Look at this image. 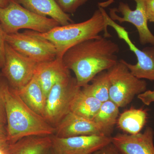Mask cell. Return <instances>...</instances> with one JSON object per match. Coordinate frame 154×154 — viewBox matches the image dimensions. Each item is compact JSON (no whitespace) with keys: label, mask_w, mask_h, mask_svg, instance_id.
Segmentation results:
<instances>
[{"label":"cell","mask_w":154,"mask_h":154,"mask_svg":"<svg viewBox=\"0 0 154 154\" xmlns=\"http://www.w3.org/2000/svg\"><path fill=\"white\" fill-rule=\"evenodd\" d=\"M117 43L104 36L86 40L73 46L62 57L65 66L73 72L77 84L85 87L101 72L118 62Z\"/></svg>","instance_id":"6da1fadb"},{"label":"cell","mask_w":154,"mask_h":154,"mask_svg":"<svg viewBox=\"0 0 154 154\" xmlns=\"http://www.w3.org/2000/svg\"><path fill=\"white\" fill-rule=\"evenodd\" d=\"M7 139L14 143L22 138L54 135L55 128L23 102L8 83L5 89Z\"/></svg>","instance_id":"7a4b0ae2"},{"label":"cell","mask_w":154,"mask_h":154,"mask_svg":"<svg viewBox=\"0 0 154 154\" xmlns=\"http://www.w3.org/2000/svg\"><path fill=\"white\" fill-rule=\"evenodd\" d=\"M107 27L104 16L99 8L90 19L84 22L57 26L46 33L35 32L51 42L56 48L57 57L62 58L65 53L71 48L83 42L97 38L102 32H104L103 36L109 38L111 36Z\"/></svg>","instance_id":"3957f363"},{"label":"cell","mask_w":154,"mask_h":154,"mask_svg":"<svg viewBox=\"0 0 154 154\" xmlns=\"http://www.w3.org/2000/svg\"><path fill=\"white\" fill-rule=\"evenodd\" d=\"M0 23L6 34L22 29L44 33L60 26L53 19L34 14L14 0H11L6 8H0Z\"/></svg>","instance_id":"277c9868"},{"label":"cell","mask_w":154,"mask_h":154,"mask_svg":"<svg viewBox=\"0 0 154 154\" xmlns=\"http://www.w3.org/2000/svg\"><path fill=\"white\" fill-rule=\"evenodd\" d=\"M107 72L110 100L119 107H126L135 96L146 91V81L134 76L121 60Z\"/></svg>","instance_id":"5b68a950"},{"label":"cell","mask_w":154,"mask_h":154,"mask_svg":"<svg viewBox=\"0 0 154 154\" xmlns=\"http://www.w3.org/2000/svg\"><path fill=\"white\" fill-rule=\"evenodd\" d=\"M70 72L57 81L46 99L44 118L55 127L70 111L72 102L81 89Z\"/></svg>","instance_id":"8992f818"},{"label":"cell","mask_w":154,"mask_h":154,"mask_svg":"<svg viewBox=\"0 0 154 154\" xmlns=\"http://www.w3.org/2000/svg\"><path fill=\"white\" fill-rule=\"evenodd\" d=\"M5 38L6 42L15 50L37 63L53 60L57 56L55 46L33 30L6 33Z\"/></svg>","instance_id":"52a82bcc"},{"label":"cell","mask_w":154,"mask_h":154,"mask_svg":"<svg viewBox=\"0 0 154 154\" xmlns=\"http://www.w3.org/2000/svg\"><path fill=\"white\" fill-rule=\"evenodd\" d=\"M99 8L104 16L107 26L114 29L119 38L124 40L137 59V63L135 64L128 63L124 60H121L122 62L134 76L141 79L154 81V46L146 47L142 50L139 49L133 43L125 28L112 20L103 8Z\"/></svg>","instance_id":"ba28073f"},{"label":"cell","mask_w":154,"mask_h":154,"mask_svg":"<svg viewBox=\"0 0 154 154\" xmlns=\"http://www.w3.org/2000/svg\"><path fill=\"white\" fill-rule=\"evenodd\" d=\"M37 64L6 42L5 63L1 72L11 88L19 91L26 85L33 78Z\"/></svg>","instance_id":"9c48e42d"},{"label":"cell","mask_w":154,"mask_h":154,"mask_svg":"<svg viewBox=\"0 0 154 154\" xmlns=\"http://www.w3.org/2000/svg\"><path fill=\"white\" fill-rule=\"evenodd\" d=\"M136 6L132 10L127 3L120 2L118 8L110 9L109 17L113 21L122 24L129 22L136 28L139 36L140 44H147L154 46V35L151 32L148 25L147 17L144 0H133Z\"/></svg>","instance_id":"30bf717a"},{"label":"cell","mask_w":154,"mask_h":154,"mask_svg":"<svg viewBox=\"0 0 154 154\" xmlns=\"http://www.w3.org/2000/svg\"><path fill=\"white\" fill-rule=\"evenodd\" d=\"M112 142V137L103 135L61 138L52 135V148L56 154H91Z\"/></svg>","instance_id":"8fae6325"},{"label":"cell","mask_w":154,"mask_h":154,"mask_svg":"<svg viewBox=\"0 0 154 154\" xmlns=\"http://www.w3.org/2000/svg\"><path fill=\"white\" fill-rule=\"evenodd\" d=\"M154 135L148 127L137 134H118L112 137V143L123 154H154Z\"/></svg>","instance_id":"7c38bea8"},{"label":"cell","mask_w":154,"mask_h":154,"mask_svg":"<svg viewBox=\"0 0 154 154\" xmlns=\"http://www.w3.org/2000/svg\"><path fill=\"white\" fill-rule=\"evenodd\" d=\"M54 135L66 138L78 136L103 135L105 133L92 120L70 111L55 127Z\"/></svg>","instance_id":"4fadbf2b"},{"label":"cell","mask_w":154,"mask_h":154,"mask_svg":"<svg viewBox=\"0 0 154 154\" xmlns=\"http://www.w3.org/2000/svg\"><path fill=\"white\" fill-rule=\"evenodd\" d=\"M34 14L44 17H49L60 26L74 23L70 14L64 13L55 0H14Z\"/></svg>","instance_id":"5bb4252c"},{"label":"cell","mask_w":154,"mask_h":154,"mask_svg":"<svg viewBox=\"0 0 154 154\" xmlns=\"http://www.w3.org/2000/svg\"><path fill=\"white\" fill-rule=\"evenodd\" d=\"M70 72L64 65L62 58L56 57L53 60L37 63L34 75L47 98L57 81Z\"/></svg>","instance_id":"9a60e30c"},{"label":"cell","mask_w":154,"mask_h":154,"mask_svg":"<svg viewBox=\"0 0 154 154\" xmlns=\"http://www.w3.org/2000/svg\"><path fill=\"white\" fill-rule=\"evenodd\" d=\"M52 147V135L29 136L10 143L9 154H48Z\"/></svg>","instance_id":"2e32d148"},{"label":"cell","mask_w":154,"mask_h":154,"mask_svg":"<svg viewBox=\"0 0 154 154\" xmlns=\"http://www.w3.org/2000/svg\"><path fill=\"white\" fill-rule=\"evenodd\" d=\"M16 91L23 102L30 109L44 117L47 98L34 75L26 85Z\"/></svg>","instance_id":"e0dca14e"},{"label":"cell","mask_w":154,"mask_h":154,"mask_svg":"<svg viewBox=\"0 0 154 154\" xmlns=\"http://www.w3.org/2000/svg\"><path fill=\"white\" fill-rule=\"evenodd\" d=\"M147 116L146 110L131 108L119 115L117 119V125L125 133L137 134L140 133L145 125Z\"/></svg>","instance_id":"ac0fdd59"},{"label":"cell","mask_w":154,"mask_h":154,"mask_svg":"<svg viewBox=\"0 0 154 154\" xmlns=\"http://www.w3.org/2000/svg\"><path fill=\"white\" fill-rule=\"evenodd\" d=\"M102 102L94 96L80 91L75 97L70 107V112L92 120L98 113Z\"/></svg>","instance_id":"d6986e66"},{"label":"cell","mask_w":154,"mask_h":154,"mask_svg":"<svg viewBox=\"0 0 154 154\" xmlns=\"http://www.w3.org/2000/svg\"><path fill=\"white\" fill-rule=\"evenodd\" d=\"M119 108L110 100L103 102L98 113L92 120L108 136H111L110 134L117 123Z\"/></svg>","instance_id":"ffe728a7"},{"label":"cell","mask_w":154,"mask_h":154,"mask_svg":"<svg viewBox=\"0 0 154 154\" xmlns=\"http://www.w3.org/2000/svg\"><path fill=\"white\" fill-rule=\"evenodd\" d=\"M108 74L107 71H105L99 73L91 81V84H88L82 89L103 103L110 100Z\"/></svg>","instance_id":"44dd1931"},{"label":"cell","mask_w":154,"mask_h":154,"mask_svg":"<svg viewBox=\"0 0 154 154\" xmlns=\"http://www.w3.org/2000/svg\"><path fill=\"white\" fill-rule=\"evenodd\" d=\"M58 5L67 14L75 13L81 6L85 5L88 0H55Z\"/></svg>","instance_id":"7402d4cb"},{"label":"cell","mask_w":154,"mask_h":154,"mask_svg":"<svg viewBox=\"0 0 154 154\" xmlns=\"http://www.w3.org/2000/svg\"><path fill=\"white\" fill-rule=\"evenodd\" d=\"M8 84L5 78L0 72V124L6 126L7 119L5 103V89Z\"/></svg>","instance_id":"603a6c76"},{"label":"cell","mask_w":154,"mask_h":154,"mask_svg":"<svg viewBox=\"0 0 154 154\" xmlns=\"http://www.w3.org/2000/svg\"><path fill=\"white\" fill-rule=\"evenodd\" d=\"M5 34L0 23V69H2L5 63Z\"/></svg>","instance_id":"cb8c5ba5"},{"label":"cell","mask_w":154,"mask_h":154,"mask_svg":"<svg viewBox=\"0 0 154 154\" xmlns=\"http://www.w3.org/2000/svg\"><path fill=\"white\" fill-rule=\"evenodd\" d=\"M91 154H123L112 142Z\"/></svg>","instance_id":"d4e9b609"},{"label":"cell","mask_w":154,"mask_h":154,"mask_svg":"<svg viewBox=\"0 0 154 154\" xmlns=\"http://www.w3.org/2000/svg\"><path fill=\"white\" fill-rule=\"evenodd\" d=\"M137 98L144 104L149 106L154 102V91L146 90L143 93L138 95Z\"/></svg>","instance_id":"484cf974"},{"label":"cell","mask_w":154,"mask_h":154,"mask_svg":"<svg viewBox=\"0 0 154 154\" xmlns=\"http://www.w3.org/2000/svg\"><path fill=\"white\" fill-rule=\"evenodd\" d=\"M149 22L154 23V0H144Z\"/></svg>","instance_id":"4316f807"},{"label":"cell","mask_w":154,"mask_h":154,"mask_svg":"<svg viewBox=\"0 0 154 154\" xmlns=\"http://www.w3.org/2000/svg\"><path fill=\"white\" fill-rule=\"evenodd\" d=\"M10 144L7 137H0V148L8 149Z\"/></svg>","instance_id":"83f0119b"},{"label":"cell","mask_w":154,"mask_h":154,"mask_svg":"<svg viewBox=\"0 0 154 154\" xmlns=\"http://www.w3.org/2000/svg\"><path fill=\"white\" fill-rule=\"evenodd\" d=\"M0 137H7V129L6 125L0 124Z\"/></svg>","instance_id":"f1b7e54d"},{"label":"cell","mask_w":154,"mask_h":154,"mask_svg":"<svg viewBox=\"0 0 154 154\" xmlns=\"http://www.w3.org/2000/svg\"><path fill=\"white\" fill-rule=\"evenodd\" d=\"M11 0H0V8H5L8 6Z\"/></svg>","instance_id":"f546056e"},{"label":"cell","mask_w":154,"mask_h":154,"mask_svg":"<svg viewBox=\"0 0 154 154\" xmlns=\"http://www.w3.org/2000/svg\"><path fill=\"white\" fill-rule=\"evenodd\" d=\"M114 0H110V1H108L107 3L104 2L102 3H99V7H102V8H104V7H106L107 6L110 5V4L113 3L114 2Z\"/></svg>","instance_id":"4dcf8cb0"},{"label":"cell","mask_w":154,"mask_h":154,"mask_svg":"<svg viewBox=\"0 0 154 154\" xmlns=\"http://www.w3.org/2000/svg\"><path fill=\"white\" fill-rule=\"evenodd\" d=\"M0 154H9V148L8 149L0 148Z\"/></svg>","instance_id":"1f68e13d"},{"label":"cell","mask_w":154,"mask_h":154,"mask_svg":"<svg viewBox=\"0 0 154 154\" xmlns=\"http://www.w3.org/2000/svg\"><path fill=\"white\" fill-rule=\"evenodd\" d=\"M48 154H56L55 153V152L53 150L52 148L49 151V152Z\"/></svg>","instance_id":"d6a6232c"}]
</instances>
